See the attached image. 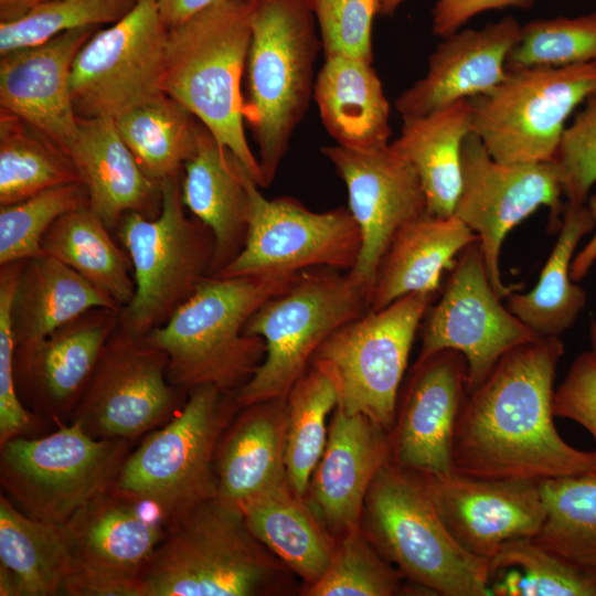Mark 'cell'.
<instances>
[{"mask_svg":"<svg viewBox=\"0 0 596 596\" xmlns=\"http://www.w3.org/2000/svg\"><path fill=\"white\" fill-rule=\"evenodd\" d=\"M563 353L558 337L518 345L467 394L455 429L453 472L540 482L596 468V451L572 447L554 425V380Z\"/></svg>","mask_w":596,"mask_h":596,"instance_id":"6da1fadb","label":"cell"},{"mask_svg":"<svg viewBox=\"0 0 596 596\" xmlns=\"http://www.w3.org/2000/svg\"><path fill=\"white\" fill-rule=\"evenodd\" d=\"M298 274L204 278L166 323L145 336L166 353L170 384L187 393L203 385L237 392L266 353L260 337L244 333L246 321Z\"/></svg>","mask_w":596,"mask_h":596,"instance_id":"7a4b0ae2","label":"cell"},{"mask_svg":"<svg viewBox=\"0 0 596 596\" xmlns=\"http://www.w3.org/2000/svg\"><path fill=\"white\" fill-rule=\"evenodd\" d=\"M291 574L251 532L238 503L212 498L167 529L148 560L139 596H263Z\"/></svg>","mask_w":596,"mask_h":596,"instance_id":"3957f363","label":"cell"},{"mask_svg":"<svg viewBox=\"0 0 596 596\" xmlns=\"http://www.w3.org/2000/svg\"><path fill=\"white\" fill-rule=\"evenodd\" d=\"M249 0H222L168 31L163 92L184 106L263 188L245 135L242 79L251 42Z\"/></svg>","mask_w":596,"mask_h":596,"instance_id":"277c9868","label":"cell"},{"mask_svg":"<svg viewBox=\"0 0 596 596\" xmlns=\"http://www.w3.org/2000/svg\"><path fill=\"white\" fill-rule=\"evenodd\" d=\"M244 119L257 145L263 188L269 187L313 98L321 42L304 0H249Z\"/></svg>","mask_w":596,"mask_h":596,"instance_id":"5b68a950","label":"cell"},{"mask_svg":"<svg viewBox=\"0 0 596 596\" xmlns=\"http://www.w3.org/2000/svg\"><path fill=\"white\" fill-rule=\"evenodd\" d=\"M364 533L414 585L443 596H488V561L447 530L424 477L391 459L376 472L363 508Z\"/></svg>","mask_w":596,"mask_h":596,"instance_id":"8992f818","label":"cell"},{"mask_svg":"<svg viewBox=\"0 0 596 596\" xmlns=\"http://www.w3.org/2000/svg\"><path fill=\"white\" fill-rule=\"evenodd\" d=\"M240 409L236 392L190 390L177 414L129 454L114 488L151 507L170 528L217 497L216 449Z\"/></svg>","mask_w":596,"mask_h":596,"instance_id":"52a82bcc","label":"cell"},{"mask_svg":"<svg viewBox=\"0 0 596 596\" xmlns=\"http://www.w3.org/2000/svg\"><path fill=\"white\" fill-rule=\"evenodd\" d=\"M368 311L370 294L350 272L330 267L300 272L287 291L264 302L244 326L245 334L265 341L266 353L236 392L240 407L286 398L319 347Z\"/></svg>","mask_w":596,"mask_h":596,"instance_id":"ba28073f","label":"cell"},{"mask_svg":"<svg viewBox=\"0 0 596 596\" xmlns=\"http://www.w3.org/2000/svg\"><path fill=\"white\" fill-rule=\"evenodd\" d=\"M160 185L161 209L156 217L129 212L115 230L130 257L135 280L134 297L119 310V322L139 337L166 323L212 275L214 235L199 219L187 215L181 175Z\"/></svg>","mask_w":596,"mask_h":596,"instance_id":"9c48e42d","label":"cell"},{"mask_svg":"<svg viewBox=\"0 0 596 596\" xmlns=\"http://www.w3.org/2000/svg\"><path fill=\"white\" fill-rule=\"evenodd\" d=\"M130 446L94 438L74 422L42 437L19 436L0 446L1 488L30 518L64 524L115 487Z\"/></svg>","mask_w":596,"mask_h":596,"instance_id":"30bf717a","label":"cell"},{"mask_svg":"<svg viewBox=\"0 0 596 596\" xmlns=\"http://www.w3.org/2000/svg\"><path fill=\"white\" fill-rule=\"evenodd\" d=\"M435 292H412L337 329L310 366L334 383L349 414H363L391 434L408 356Z\"/></svg>","mask_w":596,"mask_h":596,"instance_id":"8fae6325","label":"cell"},{"mask_svg":"<svg viewBox=\"0 0 596 596\" xmlns=\"http://www.w3.org/2000/svg\"><path fill=\"white\" fill-rule=\"evenodd\" d=\"M596 92V62L507 67L491 91L470 98L472 131L500 162L552 161L572 113Z\"/></svg>","mask_w":596,"mask_h":596,"instance_id":"7c38bea8","label":"cell"},{"mask_svg":"<svg viewBox=\"0 0 596 596\" xmlns=\"http://www.w3.org/2000/svg\"><path fill=\"white\" fill-rule=\"evenodd\" d=\"M169 28L158 0H137L76 54L71 92L78 118L117 119L164 93Z\"/></svg>","mask_w":596,"mask_h":596,"instance_id":"4fadbf2b","label":"cell"},{"mask_svg":"<svg viewBox=\"0 0 596 596\" xmlns=\"http://www.w3.org/2000/svg\"><path fill=\"white\" fill-rule=\"evenodd\" d=\"M168 359L119 322L108 338L70 422L94 438L134 440L170 421L184 391L170 384Z\"/></svg>","mask_w":596,"mask_h":596,"instance_id":"5bb4252c","label":"cell"},{"mask_svg":"<svg viewBox=\"0 0 596 596\" xmlns=\"http://www.w3.org/2000/svg\"><path fill=\"white\" fill-rule=\"evenodd\" d=\"M248 227L240 254L216 277L297 274L315 267L349 272L361 235L348 207L313 212L297 199L265 198L251 174Z\"/></svg>","mask_w":596,"mask_h":596,"instance_id":"9a60e30c","label":"cell"},{"mask_svg":"<svg viewBox=\"0 0 596 596\" xmlns=\"http://www.w3.org/2000/svg\"><path fill=\"white\" fill-rule=\"evenodd\" d=\"M461 170L454 215L478 237L490 283L505 299L513 290L504 284L500 268L508 233L541 206L550 210L551 227L560 228L564 206L557 169L553 161L500 162L472 131L462 142Z\"/></svg>","mask_w":596,"mask_h":596,"instance_id":"2e32d148","label":"cell"},{"mask_svg":"<svg viewBox=\"0 0 596 596\" xmlns=\"http://www.w3.org/2000/svg\"><path fill=\"white\" fill-rule=\"evenodd\" d=\"M63 525L71 553L67 596H139L141 573L167 532L151 507L115 488Z\"/></svg>","mask_w":596,"mask_h":596,"instance_id":"e0dca14e","label":"cell"},{"mask_svg":"<svg viewBox=\"0 0 596 596\" xmlns=\"http://www.w3.org/2000/svg\"><path fill=\"white\" fill-rule=\"evenodd\" d=\"M494 291L479 241L459 255L436 305L428 309L417 360L441 351L467 362V393L477 389L510 350L539 337L502 305Z\"/></svg>","mask_w":596,"mask_h":596,"instance_id":"ac0fdd59","label":"cell"},{"mask_svg":"<svg viewBox=\"0 0 596 596\" xmlns=\"http://www.w3.org/2000/svg\"><path fill=\"white\" fill-rule=\"evenodd\" d=\"M321 153L344 182L348 209L360 230V253L349 272L371 296L377 267L396 232L427 213L421 180L390 145L368 151L326 146Z\"/></svg>","mask_w":596,"mask_h":596,"instance_id":"d6986e66","label":"cell"},{"mask_svg":"<svg viewBox=\"0 0 596 596\" xmlns=\"http://www.w3.org/2000/svg\"><path fill=\"white\" fill-rule=\"evenodd\" d=\"M468 366L455 350L417 360L391 432V460L424 476L453 473L455 429Z\"/></svg>","mask_w":596,"mask_h":596,"instance_id":"ffe728a7","label":"cell"},{"mask_svg":"<svg viewBox=\"0 0 596 596\" xmlns=\"http://www.w3.org/2000/svg\"><path fill=\"white\" fill-rule=\"evenodd\" d=\"M422 476L449 533L479 558L489 561L510 540L533 538L544 522L539 482L480 479L455 472Z\"/></svg>","mask_w":596,"mask_h":596,"instance_id":"44dd1931","label":"cell"},{"mask_svg":"<svg viewBox=\"0 0 596 596\" xmlns=\"http://www.w3.org/2000/svg\"><path fill=\"white\" fill-rule=\"evenodd\" d=\"M119 311L93 308L38 343L15 348L14 377L20 398L39 417L70 422Z\"/></svg>","mask_w":596,"mask_h":596,"instance_id":"7402d4cb","label":"cell"},{"mask_svg":"<svg viewBox=\"0 0 596 596\" xmlns=\"http://www.w3.org/2000/svg\"><path fill=\"white\" fill-rule=\"evenodd\" d=\"M94 28L63 32L0 57L1 109L21 118L68 151L78 130L71 73Z\"/></svg>","mask_w":596,"mask_h":596,"instance_id":"603a6c76","label":"cell"},{"mask_svg":"<svg viewBox=\"0 0 596 596\" xmlns=\"http://www.w3.org/2000/svg\"><path fill=\"white\" fill-rule=\"evenodd\" d=\"M522 25L513 17L480 29L458 30L437 44L423 77L395 99L402 117L419 116L496 87L507 75V61Z\"/></svg>","mask_w":596,"mask_h":596,"instance_id":"cb8c5ba5","label":"cell"},{"mask_svg":"<svg viewBox=\"0 0 596 596\" xmlns=\"http://www.w3.org/2000/svg\"><path fill=\"white\" fill-rule=\"evenodd\" d=\"M390 459V433L365 415L349 414L337 405L307 490L308 503L331 535L360 526L370 485Z\"/></svg>","mask_w":596,"mask_h":596,"instance_id":"d4e9b609","label":"cell"},{"mask_svg":"<svg viewBox=\"0 0 596 596\" xmlns=\"http://www.w3.org/2000/svg\"><path fill=\"white\" fill-rule=\"evenodd\" d=\"M67 153L87 190L89 210L110 231L129 212L147 217L159 214L161 185L142 171L115 119L78 118V130Z\"/></svg>","mask_w":596,"mask_h":596,"instance_id":"484cf974","label":"cell"},{"mask_svg":"<svg viewBox=\"0 0 596 596\" xmlns=\"http://www.w3.org/2000/svg\"><path fill=\"white\" fill-rule=\"evenodd\" d=\"M182 201L214 235L212 275L242 251L248 227L249 174L243 163L200 123L196 150L184 164Z\"/></svg>","mask_w":596,"mask_h":596,"instance_id":"4316f807","label":"cell"},{"mask_svg":"<svg viewBox=\"0 0 596 596\" xmlns=\"http://www.w3.org/2000/svg\"><path fill=\"white\" fill-rule=\"evenodd\" d=\"M242 409L221 437L214 462L217 496L235 503L287 482V400Z\"/></svg>","mask_w":596,"mask_h":596,"instance_id":"83f0119b","label":"cell"},{"mask_svg":"<svg viewBox=\"0 0 596 596\" xmlns=\"http://www.w3.org/2000/svg\"><path fill=\"white\" fill-rule=\"evenodd\" d=\"M476 234L457 216L428 212L403 225L376 270L370 310H380L412 292H435L444 270L451 269Z\"/></svg>","mask_w":596,"mask_h":596,"instance_id":"f1b7e54d","label":"cell"},{"mask_svg":"<svg viewBox=\"0 0 596 596\" xmlns=\"http://www.w3.org/2000/svg\"><path fill=\"white\" fill-rule=\"evenodd\" d=\"M313 99L336 145L356 151L390 145V103L371 61L324 57L316 75Z\"/></svg>","mask_w":596,"mask_h":596,"instance_id":"f546056e","label":"cell"},{"mask_svg":"<svg viewBox=\"0 0 596 596\" xmlns=\"http://www.w3.org/2000/svg\"><path fill=\"white\" fill-rule=\"evenodd\" d=\"M391 148L415 169L427 202V212L449 216L455 212L462 183L461 147L472 132L469 99H461L425 115L404 116Z\"/></svg>","mask_w":596,"mask_h":596,"instance_id":"4dcf8cb0","label":"cell"},{"mask_svg":"<svg viewBox=\"0 0 596 596\" xmlns=\"http://www.w3.org/2000/svg\"><path fill=\"white\" fill-rule=\"evenodd\" d=\"M255 538L306 587L327 572L336 547L317 513L287 482L238 503Z\"/></svg>","mask_w":596,"mask_h":596,"instance_id":"1f68e13d","label":"cell"},{"mask_svg":"<svg viewBox=\"0 0 596 596\" xmlns=\"http://www.w3.org/2000/svg\"><path fill=\"white\" fill-rule=\"evenodd\" d=\"M71 553L63 524L30 518L0 496V595H66Z\"/></svg>","mask_w":596,"mask_h":596,"instance_id":"d6a6232c","label":"cell"},{"mask_svg":"<svg viewBox=\"0 0 596 596\" xmlns=\"http://www.w3.org/2000/svg\"><path fill=\"white\" fill-rule=\"evenodd\" d=\"M93 308H120L62 262L42 255L24 262L11 304L15 348L40 342Z\"/></svg>","mask_w":596,"mask_h":596,"instance_id":"836d02e7","label":"cell"},{"mask_svg":"<svg viewBox=\"0 0 596 596\" xmlns=\"http://www.w3.org/2000/svg\"><path fill=\"white\" fill-rule=\"evenodd\" d=\"M556 242L536 285L525 294L511 292L507 308L539 338H556L571 328L586 305L585 290L571 277L581 240L596 224L587 203L566 202Z\"/></svg>","mask_w":596,"mask_h":596,"instance_id":"e575fe53","label":"cell"},{"mask_svg":"<svg viewBox=\"0 0 596 596\" xmlns=\"http://www.w3.org/2000/svg\"><path fill=\"white\" fill-rule=\"evenodd\" d=\"M41 247L71 267L121 309L135 294L132 265L106 224L89 207L60 216L44 234Z\"/></svg>","mask_w":596,"mask_h":596,"instance_id":"d590c367","label":"cell"},{"mask_svg":"<svg viewBox=\"0 0 596 596\" xmlns=\"http://www.w3.org/2000/svg\"><path fill=\"white\" fill-rule=\"evenodd\" d=\"M115 123L138 164L155 182L180 175L196 150L200 121L166 93Z\"/></svg>","mask_w":596,"mask_h":596,"instance_id":"8d00e7d4","label":"cell"},{"mask_svg":"<svg viewBox=\"0 0 596 596\" xmlns=\"http://www.w3.org/2000/svg\"><path fill=\"white\" fill-rule=\"evenodd\" d=\"M539 487L545 518L532 539L596 581V468L542 480Z\"/></svg>","mask_w":596,"mask_h":596,"instance_id":"74e56055","label":"cell"},{"mask_svg":"<svg viewBox=\"0 0 596 596\" xmlns=\"http://www.w3.org/2000/svg\"><path fill=\"white\" fill-rule=\"evenodd\" d=\"M79 181L68 153L54 140L1 109L0 206Z\"/></svg>","mask_w":596,"mask_h":596,"instance_id":"f35d334b","label":"cell"},{"mask_svg":"<svg viewBox=\"0 0 596 596\" xmlns=\"http://www.w3.org/2000/svg\"><path fill=\"white\" fill-rule=\"evenodd\" d=\"M493 596H596V581L573 568L532 538L510 540L488 561Z\"/></svg>","mask_w":596,"mask_h":596,"instance_id":"ab89813d","label":"cell"},{"mask_svg":"<svg viewBox=\"0 0 596 596\" xmlns=\"http://www.w3.org/2000/svg\"><path fill=\"white\" fill-rule=\"evenodd\" d=\"M286 472L289 488L306 498L312 473L324 450L326 419L339 403L334 383L310 366L288 393Z\"/></svg>","mask_w":596,"mask_h":596,"instance_id":"60d3db41","label":"cell"},{"mask_svg":"<svg viewBox=\"0 0 596 596\" xmlns=\"http://www.w3.org/2000/svg\"><path fill=\"white\" fill-rule=\"evenodd\" d=\"M402 578L358 526L339 536L327 572L317 583L305 587L302 594L392 596L405 590Z\"/></svg>","mask_w":596,"mask_h":596,"instance_id":"b9f144b4","label":"cell"},{"mask_svg":"<svg viewBox=\"0 0 596 596\" xmlns=\"http://www.w3.org/2000/svg\"><path fill=\"white\" fill-rule=\"evenodd\" d=\"M89 207L81 181L54 187L14 204L0 207V265L44 255L41 242L62 215Z\"/></svg>","mask_w":596,"mask_h":596,"instance_id":"7bdbcfd3","label":"cell"},{"mask_svg":"<svg viewBox=\"0 0 596 596\" xmlns=\"http://www.w3.org/2000/svg\"><path fill=\"white\" fill-rule=\"evenodd\" d=\"M137 0H53L0 23V55L33 46L71 30L115 23Z\"/></svg>","mask_w":596,"mask_h":596,"instance_id":"ee69618b","label":"cell"},{"mask_svg":"<svg viewBox=\"0 0 596 596\" xmlns=\"http://www.w3.org/2000/svg\"><path fill=\"white\" fill-rule=\"evenodd\" d=\"M596 62V12L539 19L522 25L507 67L566 66Z\"/></svg>","mask_w":596,"mask_h":596,"instance_id":"f6af8a7d","label":"cell"},{"mask_svg":"<svg viewBox=\"0 0 596 596\" xmlns=\"http://www.w3.org/2000/svg\"><path fill=\"white\" fill-rule=\"evenodd\" d=\"M311 11L323 57L345 55L373 61L372 31L380 0H304Z\"/></svg>","mask_w":596,"mask_h":596,"instance_id":"bcb514c9","label":"cell"},{"mask_svg":"<svg viewBox=\"0 0 596 596\" xmlns=\"http://www.w3.org/2000/svg\"><path fill=\"white\" fill-rule=\"evenodd\" d=\"M24 262L0 265V446L33 432L41 418L25 407L14 377L11 304Z\"/></svg>","mask_w":596,"mask_h":596,"instance_id":"7dc6e473","label":"cell"},{"mask_svg":"<svg viewBox=\"0 0 596 596\" xmlns=\"http://www.w3.org/2000/svg\"><path fill=\"white\" fill-rule=\"evenodd\" d=\"M552 161L566 200L586 203L596 184V92L565 128Z\"/></svg>","mask_w":596,"mask_h":596,"instance_id":"c3c4849f","label":"cell"},{"mask_svg":"<svg viewBox=\"0 0 596 596\" xmlns=\"http://www.w3.org/2000/svg\"><path fill=\"white\" fill-rule=\"evenodd\" d=\"M553 413L578 423L596 443V353L592 350L573 361L565 379L555 389Z\"/></svg>","mask_w":596,"mask_h":596,"instance_id":"681fc988","label":"cell"},{"mask_svg":"<svg viewBox=\"0 0 596 596\" xmlns=\"http://www.w3.org/2000/svg\"><path fill=\"white\" fill-rule=\"evenodd\" d=\"M535 0H437L432 10V33L447 36L473 17L505 8L529 9Z\"/></svg>","mask_w":596,"mask_h":596,"instance_id":"f907efd6","label":"cell"},{"mask_svg":"<svg viewBox=\"0 0 596 596\" xmlns=\"http://www.w3.org/2000/svg\"><path fill=\"white\" fill-rule=\"evenodd\" d=\"M222 0H158L160 13L170 28Z\"/></svg>","mask_w":596,"mask_h":596,"instance_id":"816d5d0a","label":"cell"},{"mask_svg":"<svg viewBox=\"0 0 596 596\" xmlns=\"http://www.w3.org/2000/svg\"><path fill=\"white\" fill-rule=\"evenodd\" d=\"M587 206L594 217L596 224V194L590 195L587 200ZM596 262V227L593 232L592 238L583 247V249L575 254L571 266V277L574 281H579L589 272L594 263Z\"/></svg>","mask_w":596,"mask_h":596,"instance_id":"f5cc1de1","label":"cell"},{"mask_svg":"<svg viewBox=\"0 0 596 596\" xmlns=\"http://www.w3.org/2000/svg\"><path fill=\"white\" fill-rule=\"evenodd\" d=\"M53 0H0V22L17 20L35 7Z\"/></svg>","mask_w":596,"mask_h":596,"instance_id":"db71d44e","label":"cell"},{"mask_svg":"<svg viewBox=\"0 0 596 596\" xmlns=\"http://www.w3.org/2000/svg\"><path fill=\"white\" fill-rule=\"evenodd\" d=\"M381 1V14L382 15H393L396 10L406 1V0H380Z\"/></svg>","mask_w":596,"mask_h":596,"instance_id":"11a10c76","label":"cell"},{"mask_svg":"<svg viewBox=\"0 0 596 596\" xmlns=\"http://www.w3.org/2000/svg\"><path fill=\"white\" fill-rule=\"evenodd\" d=\"M589 341H590V345H592V351L596 353V320L590 321Z\"/></svg>","mask_w":596,"mask_h":596,"instance_id":"9f6ffc18","label":"cell"}]
</instances>
